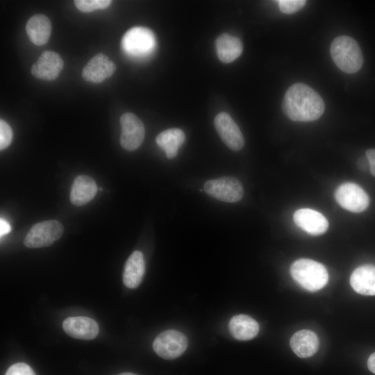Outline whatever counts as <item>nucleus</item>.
<instances>
[{
    "mask_svg": "<svg viewBox=\"0 0 375 375\" xmlns=\"http://www.w3.org/2000/svg\"><path fill=\"white\" fill-rule=\"evenodd\" d=\"M285 115L296 122H311L319 119L324 112L322 97L308 85L298 83L286 91L282 103Z\"/></svg>",
    "mask_w": 375,
    "mask_h": 375,
    "instance_id": "f257e3e1",
    "label": "nucleus"
},
{
    "mask_svg": "<svg viewBox=\"0 0 375 375\" xmlns=\"http://www.w3.org/2000/svg\"><path fill=\"white\" fill-rule=\"evenodd\" d=\"M330 53L337 67L345 73L353 74L362 67L363 56L360 47L349 36L335 38L331 44Z\"/></svg>",
    "mask_w": 375,
    "mask_h": 375,
    "instance_id": "f03ea898",
    "label": "nucleus"
},
{
    "mask_svg": "<svg viewBox=\"0 0 375 375\" xmlns=\"http://www.w3.org/2000/svg\"><path fill=\"white\" fill-rule=\"evenodd\" d=\"M290 273L301 288L310 292L322 289L328 280L326 267L322 263L308 258H301L294 262Z\"/></svg>",
    "mask_w": 375,
    "mask_h": 375,
    "instance_id": "7ed1b4c3",
    "label": "nucleus"
},
{
    "mask_svg": "<svg viewBox=\"0 0 375 375\" xmlns=\"http://www.w3.org/2000/svg\"><path fill=\"white\" fill-rule=\"evenodd\" d=\"M122 48L124 53L133 58H145L153 52L156 41L153 33L148 28L135 26L123 36Z\"/></svg>",
    "mask_w": 375,
    "mask_h": 375,
    "instance_id": "20e7f679",
    "label": "nucleus"
},
{
    "mask_svg": "<svg viewBox=\"0 0 375 375\" xmlns=\"http://www.w3.org/2000/svg\"><path fill=\"white\" fill-rule=\"evenodd\" d=\"M63 231V226L57 220L40 222L31 227L24 238V244L28 248L49 247L61 238Z\"/></svg>",
    "mask_w": 375,
    "mask_h": 375,
    "instance_id": "39448f33",
    "label": "nucleus"
},
{
    "mask_svg": "<svg viewBox=\"0 0 375 375\" xmlns=\"http://www.w3.org/2000/svg\"><path fill=\"white\" fill-rule=\"evenodd\" d=\"M203 190L210 197L227 203L239 201L244 194L240 181L231 176L208 181L204 184Z\"/></svg>",
    "mask_w": 375,
    "mask_h": 375,
    "instance_id": "423d86ee",
    "label": "nucleus"
},
{
    "mask_svg": "<svg viewBox=\"0 0 375 375\" xmlns=\"http://www.w3.org/2000/svg\"><path fill=\"white\" fill-rule=\"evenodd\" d=\"M187 347V337L176 330H167L160 333L153 342L154 351L158 356L166 360L179 357Z\"/></svg>",
    "mask_w": 375,
    "mask_h": 375,
    "instance_id": "0eeeda50",
    "label": "nucleus"
},
{
    "mask_svg": "<svg viewBox=\"0 0 375 375\" xmlns=\"http://www.w3.org/2000/svg\"><path fill=\"white\" fill-rule=\"evenodd\" d=\"M335 198L341 207L353 212L365 210L369 203V196L366 192L354 183L340 185L335 190Z\"/></svg>",
    "mask_w": 375,
    "mask_h": 375,
    "instance_id": "6e6552de",
    "label": "nucleus"
},
{
    "mask_svg": "<svg viewBox=\"0 0 375 375\" xmlns=\"http://www.w3.org/2000/svg\"><path fill=\"white\" fill-rule=\"evenodd\" d=\"M120 144L127 151H134L142 144L145 134L142 122L133 113H124L119 119Z\"/></svg>",
    "mask_w": 375,
    "mask_h": 375,
    "instance_id": "1a4fd4ad",
    "label": "nucleus"
},
{
    "mask_svg": "<svg viewBox=\"0 0 375 375\" xmlns=\"http://www.w3.org/2000/svg\"><path fill=\"white\" fill-rule=\"evenodd\" d=\"M214 124L219 137L228 148L233 151L242 149L244 144L242 133L227 112L219 113L215 118Z\"/></svg>",
    "mask_w": 375,
    "mask_h": 375,
    "instance_id": "9d476101",
    "label": "nucleus"
},
{
    "mask_svg": "<svg viewBox=\"0 0 375 375\" xmlns=\"http://www.w3.org/2000/svg\"><path fill=\"white\" fill-rule=\"evenodd\" d=\"M64 62L60 55L54 51L42 53L36 62L31 67V74L37 78L53 81L60 74Z\"/></svg>",
    "mask_w": 375,
    "mask_h": 375,
    "instance_id": "9b49d317",
    "label": "nucleus"
},
{
    "mask_svg": "<svg viewBox=\"0 0 375 375\" xmlns=\"http://www.w3.org/2000/svg\"><path fill=\"white\" fill-rule=\"evenodd\" d=\"M293 219L296 225L312 235L324 233L328 228V222L319 212L310 208H301L295 211Z\"/></svg>",
    "mask_w": 375,
    "mask_h": 375,
    "instance_id": "f8f14e48",
    "label": "nucleus"
},
{
    "mask_svg": "<svg viewBox=\"0 0 375 375\" xmlns=\"http://www.w3.org/2000/svg\"><path fill=\"white\" fill-rule=\"evenodd\" d=\"M116 69L115 63L103 53L92 57L82 71V77L88 82L99 83L110 77Z\"/></svg>",
    "mask_w": 375,
    "mask_h": 375,
    "instance_id": "ddd939ff",
    "label": "nucleus"
},
{
    "mask_svg": "<svg viewBox=\"0 0 375 375\" xmlns=\"http://www.w3.org/2000/svg\"><path fill=\"white\" fill-rule=\"evenodd\" d=\"M62 328L67 335L79 340H92L99 333L97 322L88 317H67L62 323Z\"/></svg>",
    "mask_w": 375,
    "mask_h": 375,
    "instance_id": "4468645a",
    "label": "nucleus"
},
{
    "mask_svg": "<svg viewBox=\"0 0 375 375\" xmlns=\"http://www.w3.org/2000/svg\"><path fill=\"white\" fill-rule=\"evenodd\" d=\"M98 188L95 181L87 175L78 176L71 188L70 201L76 206H81L95 197Z\"/></svg>",
    "mask_w": 375,
    "mask_h": 375,
    "instance_id": "2eb2a0df",
    "label": "nucleus"
},
{
    "mask_svg": "<svg viewBox=\"0 0 375 375\" xmlns=\"http://www.w3.org/2000/svg\"><path fill=\"white\" fill-rule=\"evenodd\" d=\"M352 288L362 295H375V266L365 265L354 269L350 277Z\"/></svg>",
    "mask_w": 375,
    "mask_h": 375,
    "instance_id": "dca6fc26",
    "label": "nucleus"
},
{
    "mask_svg": "<svg viewBox=\"0 0 375 375\" xmlns=\"http://www.w3.org/2000/svg\"><path fill=\"white\" fill-rule=\"evenodd\" d=\"M290 344L294 353L304 358L313 356L317 351L319 340L313 331L301 330L292 336Z\"/></svg>",
    "mask_w": 375,
    "mask_h": 375,
    "instance_id": "f3484780",
    "label": "nucleus"
},
{
    "mask_svg": "<svg viewBox=\"0 0 375 375\" xmlns=\"http://www.w3.org/2000/svg\"><path fill=\"white\" fill-rule=\"evenodd\" d=\"M26 31L31 42L38 46L45 44L51 35V24L43 14L33 15L27 22Z\"/></svg>",
    "mask_w": 375,
    "mask_h": 375,
    "instance_id": "a211bd4d",
    "label": "nucleus"
},
{
    "mask_svg": "<svg viewBox=\"0 0 375 375\" xmlns=\"http://www.w3.org/2000/svg\"><path fill=\"white\" fill-rule=\"evenodd\" d=\"M145 271L143 254L133 251L127 259L123 272V282L128 288H135L141 283Z\"/></svg>",
    "mask_w": 375,
    "mask_h": 375,
    "instance_id": "6ab92c4d",
    "label": "nucleus"
},
{
    "mask_svg": "<svg viewBox=\"0 0 375 375\" xmlns=\"http://www.w3.org/2000/svg\"><path fill=\"white\" fill-rule=\"evenodd\" d=\"M228 328L231 335L238 340H249L255 338L259 332L258 322L249 315H238L229 322Z\"/></svg>",
    "mask_w": 375,
    "mask_h": 375,
    "instance_id": "aec40b11",
    "label": "nucleus"
},
{
    "mask_svg": "<svg viewBox=\"0 0 375 375\" xmlns=\"http://www.w3.org/2000/svg\"><path fill=\"white\" fill-rule=\"evenodd\" d=\"M215 47L219 59L224 63L233 62L243 51L241 40L228 33H223L217 38Z\"/></svg>",
    "mask_w": 375,
    "mask_h": 375,
    "instance_id": "412c9836",
    "label": "nucleus"
},
{
    "mask_svg": "<svg viewBox=\"0 0 375 375\" xmlns=\"http://www.w3.org/2000/svg\"><path fill=\"white\" fill-rule=\"evenodd\" d=\"M185 140L184 132L180 128H173L160 133L156 138V142L165 152L168 158H173L177 155L178 150Z\"/></svg>",
    "mask_w": 375,
    "mask_h": 375,
    "instance_id": "4be33fe9",
    "label": "nucleus"
},
{
    "mask_svg": "<svg viewBox=\"0 0 375 375\" xmlns=\"http://www.w3.org/2000/svg\"><path fill=\"white\" fill-rule=\"evenodd\" d=\"M112 3L110 0H76L74 4L78 10L83 12H92L108 8Z\"/></svg>",
    "mask_w": 375,
    "mask_h": 375,
    "instance_id": "5701e85b",
    "label": "nucleus"
},
{
    "mask_svg": "<svg viewBox=\"0 0 375 375\" xmlns=\"http://www.w3.org/2000/svg\"><path fill=\"white\" fill-rule=\"evenodd\" d=\"M281 11L292 14L301 10L306 3L304 0H279L277 1Z\"/></svg>",
    "mask_w": 375,
    "mask_h": 375,
    "instance_id": "b1692460",
    "label": "nucleus"
},
{
    "mask_svg": "<svg viewBox=\"0 0 375 375\" xmlns=\"http://www.w3.org/2000/svg\"><path fill=\"white\" fill-rule=\"evenodd\" d=\"M12 140V131L9 124L3 119L0 120V149L7 148Z\"/></svg>",
    "mask_w": 375,
    "mask_h": 375,
    "instance_id": "393cba45",
    "label": "nucleus"
},
{
    "mask_svg": "<svg viewBox=\"0 0 375 375\" xmlns=\"http://www.w3.org/2000/svg\"><path fill=\"white\" fill-rule=\"evenodd\" d=\"M5 375H35L33 369L24 362H17L11 365Z\"/></svg>",
    "mask_w": 375,
    "mask_h": 375,
    "instance_id": "a878e982",
    "label": "nucleus"
},
{
    "mask_svg": "<svg viewBox=\"0 0 375 375\" xmlns=\"http://www.w3.org/2000/svg\"><path fill=\"white\" fill-rule=\"evenodd\" d=\"M366 157L369 163L371 174L375 176V149H369L366 151Z\"/></svg>",
    "mask_w": 375,
    "mask_h": 375,
    "instance_id": "bb28decb",
    "label": "nucleus"
},
{
    "mask_svg": "<svg viewBox=\"0 0 375 375\" xmlns=\"http://www.w3.org/2000/svg\"><path fill=\"white\" fill-rule=\"evenodd\" d=\"M11 227L8 222L4 219H0V235L1 237L8 234L10 231Z\"/></svg>",
    "mask_w": 375,
    "mask_h": 375,
    "instance_id": "cd10ccee",
    "label": "nucleus"
},
{
    "mask_svg": "<svg viewBox=\"0 0 375 375\" xmlns=\"http://www.w3.org/2000/svg\"><path fill=\"white\" fill-rule=\"evenodd\" d=\"M358 167L362 171L366 170L368 167L369 168V163L367 157L359 158L358 161Z\"/></svg>",
    "mask_w": 375,
    "mask_h": 375,
    "instance_id": "c85d7f7f",
    "label": "nucleus"
},
{
    "mask_svg": "<svg viewBox=\"0 0 375 375\" xmlns=\"http://www.w3.org/2000/svg\"><path fill=\"white\" fill-rule=\"evenodd\" d=\"M368 369L375 374V352L370 355L367 360Z\"/></svg>",
    "mask_w": 375,
    "mask_h": 375,
    "instance_id": "c756f323",
    "label": "nucleus"
},
{
    "mask_svg": "<svg viewBox=\"0 0 375 375\" xmlns=\"http://www.w3.org/2000/svg\"><path fill=\"white\" fill-rule=\"evenodd\" d=\"M118 375H137V374H133V373H131V372H124V373L119 374Z\"/></svg>",
    "mask_w": 375,
    "mask_h": 375,
    "instance_id": "7c9ffc66",
    "label": "nucleus"
}]
</instances>
